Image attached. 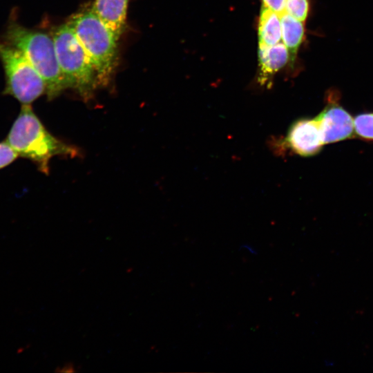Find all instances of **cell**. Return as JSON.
<instances>
[{"instance_id":"obj_11","label":"cell","mask_w":373,"mask_h":373,"mask_svg":"<svg viewBox=\"0 0 373 373\" xmlns=\"http://www.w3.org/2000/svg\"><path fill=\"white\" fill-rule=\"evenodd\" d=\"M282 39L280 15L262 5L258 23L259 45L271 46Z\"/></svg>"},{"instance_id":"obj_14","label":"cell","mask_w":373,"mask_h":373,"mask_svg":"<svg viewBox=\"0 0 373 373\" xmlns=\"http://www.w3.org/2000/svg\"><path fill=\"white\" fill-rule=\"evenodd\" d=\"M17 157V153L6 141L0 142V169L10 164Z\"/></svg>"},{"instance_id":"obj_5","label":"cell","mask_w":373,"mask_h":373,"mask_svg":"<svg viewBox=\"0 0 373 373\" xmlns=\"http://www.w3.org/2000/svg\"><path fill=\"white\" fill-rule=\"evenodd\" d=\"M0 61L5 74L3 95L21 104H31L46 93V84L26 55L16 47L0 40Z\"/></svg>"},{"instance_id":"obj_2","label":"cell","mask_w":373,"mask_h":373,"mask_svg":"<svg viewBox=\"0 0 373 373\" xmlns=\"http://www.w3.org/2000/svg\"><path fill=\"white\" fill-rule=\"evenodd\" d=\"M2 39L20 50L39 72L44 80L48 100L68 88L59 65L52 37L27 28L13 18L9 21Z\"/></svg>"},{"instance_id":"obj_15","label":"cell","mask_w":373,"mask_h":373,"mask_svg":"<svg viewBox=\"0 0 373 373\" xmlns=\"http://www.w3.org/2000/svg\"><path fill=\"white\" fill-rule=\"evenodd\" d=\"M263 5L280 15L285 11L286 0H262Z\"/></svg>"},{"instance_id":"obj_8","label":"cell","mask_w":373,"mask_h":373,"mask_svg":"<svg viewBox=\"0 0 373 373\" xmlns=\"http://www.w3.org/2000/svg\"><path fill=\"white\" fill-rule=\"evenodd\" d=\"M128 0H95L90 10L118 41L126 27Z\"/></svg>"},{"instance_id":"obj_13","label":"cell","mask_w":373,"mask_h":373,"mask_svg":"<svg viewBox=\"0 0 373 373\" xmlns=\"http://www.w3.org/2000/svg\"><path fill=\"white\" fill-rule=\"evenodd\" d=\"M308 10V0H286L285 12L301 21L306 19Z\"/></svg>"},{"instance_id":"obj_12","label":"cell","mask_w":373,"mask_h":373,"mask_svg":"<svg viewBox=\"0 0 373 373\" xmlns=\"http://www.w3.org/2000/svg\"><path fill=\"white\" fill-rule=\"evenodd\" d=\"M356 135L366 141H373V112L363 113L354 117Z\"/></svg>"},{"instance_id":"obj_9","label":"cell","mask_w":373,"mask_h":373,"mask_svg":"<svg viewBox=\"0 0 373 373\" xmlns=\"http://www.w3.org/2000/svg\"><path fill=\"white\" fill-rule=\"evenodd\" d=\"M289 53L284 44L274 46L259 45L258 81L267 83L280 69L289 61Z\"/></svg>"},{"instance_id":"obj_1","label":"cell","mask_w":373,"mask_h":373,"mask_svg":"<svg viewBox=\"0 0 373 373\" xmlns=\"http://www.w3.org/2000/svg\"><path fill=\"white\" fill-rule=\"evenodd\" d=\"M5 141L18 156L32 161L44 174L49 172L52 157L79 155L76 147L57 139L46 128L31 104H21Z\"/></svg>"},{"instance_id":"obj_4","label":"cell","mask_w":373,"mask_h":373,"mask_svg":"<svg viewBox=\"0 0 373 373\" xmlns=\"http://www.w3.org/2000/svg\"><path fill=\"white\" fill-rule=\"evenodd\" d=\"M61 73L68 88L75 89L84 99L92 97L98 85L96 71L68 23L59 26L52 35Z\"/></svg>"},{"instance_id":"obj_6","label":"cell","mask_w":373,"mask_h":373,"mask_svg":"<svg viewBox=\"0 0 373 373\" xmlns=\"http://www.w3.org/2000/svg\"><path fill=\"white\" fill-rule=\"evenodd\" d=\"M325 106L316 117L319 123L325 144L353 138L355 135L354 118L340 103L338 91L329 90Z\"/></svg>"},{"instance_id":"obj_3","label":"cell","mask_w":373,"mask_h":373,"mask_svg":"<svg viewBox=\"0 0 373 373\" xmlns=\"http://www.w3.org/2000/svg\"><path fill=\"white\" fill-rule=\"evenodd\" d=\"M88 56L98 85H106L117 61V40L90 10L73 15L68 22Z\"/></svg>"},{"instance_id":"obj_17","label":"cell","mask_w":373,"mask_h":373,"mask_svg":"<svg viewBox=\"0 0 373 373\" xmlns=\"http://www.w3.org/2000/svg\"><path fill=\"white\" fill-rule=\"evenodd\" d=\"M245 248L248 249L251 254H257V251L251 246H249L248 245H242L240 249Z\"/></svg>"},{"instance_id":"obj_7","label":"cell","mask_w":373,"mask_h":373,"mask_svg":"<svg viewBox=\"0 0 373 373\" xmlns=\"http://www.w3.org/2000/svg\"><path fill=\"white\" fill-rule=\"evenodd\" d=\"M285 141L292 152L302 157L318 154L325 145L316 117L295 121L290 126Z\"/></svg>"},{"instance_id":"obj_16","label":"cell","mask_w":373,"mask_h":373,"mask_svg":"<svg viewBox=\"0 0 373 373\" xmlns=\"http://www.w3.org/2000/svg\"><path fill=\"white\" fill-rule=\"evenodd\" d=\"M57 371L59 372H73L75 370L73 364L66 363L64 365L61 367L58 368Z\"/></svg>"},{"instance_id":"obj_10","label":"cell","mask_w":373,"mask_h":373,"mask_svg":"<svg viewBox=\"0 0 373 373\" xmlns=\"http://www.w3.org/2000/svg\"><path fill=\"white\" fill-rule=\"evenodd\" d=\"M282 39L289 53V61L293 66L304 36L303 21L284 12L280 15Z\"/></svg>"}]
</instances>
